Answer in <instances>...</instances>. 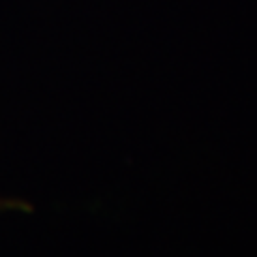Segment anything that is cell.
Listing matches in <instances>:
<instances>
[{"instance_id": "1", "label": "cell", "mask_w": 257, "mask_h": 257, "mask_svg": "<svg viewBox=\"0 0 257 257\" xmlns=\"http://www.w3.org/2000/svg\"><path fill=\"white\" fill-rule=\"evenodd\" d=\"M32 206L18 197H0V212H30Z\"/></svg>"}]
</instances>
